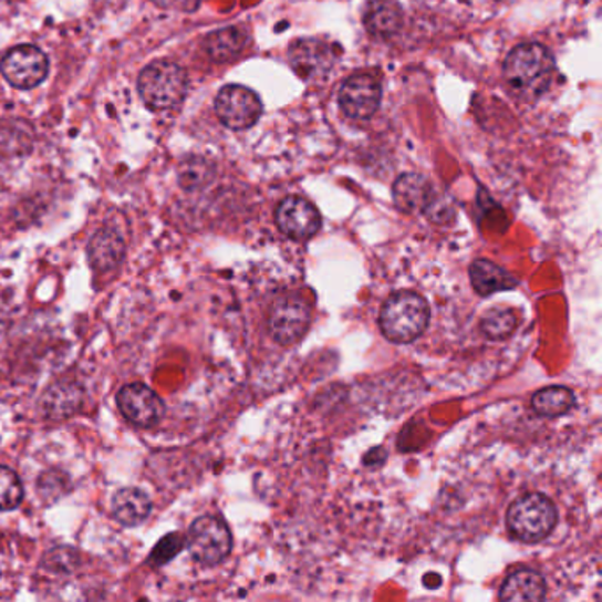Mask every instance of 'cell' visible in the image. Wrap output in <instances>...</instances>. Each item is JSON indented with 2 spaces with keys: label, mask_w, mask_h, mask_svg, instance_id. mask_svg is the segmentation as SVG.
<instances>
[{
  "label": "cell",
  "mask_w": 602,
  "mask_h": 602,
  "mask_svg": "<svg viewBox=\"0 0 602 602\" xmlns=\"http://www.w3.org/2000/svg\"><path fill=\"white\" fill-rule=\"evenodd\" d=\"M112 511H114L115 520L124 527H138L149 518L153 502L149 495L142 489L123 488L115 494Z\"/></svg>",
  "instance_id": "obj_15"
},
{
  "label": "cell",
  "mask_w": 602,
  "mask_h": 602,
  "mask_svg": "<svg viewBox=\"0 0 602 602\" xmlns=\"http://www.w3.org/2000/svg\"><path fill=\"white\" fill-rule=\"evenodd\" d=\"M188 91V76L175 62L156 61L142 71L138 92L150 110L162 112L179 105Z\"/></svg>",
  "instance_id": "obj_4"
},
{
  "label": "cell",
  "mask_w": 602,
  "mask_h": 602,
  "mask_svg": "<svg viewBox=\"0 0 602 602\" xmlns=\"http://www.w3.org/2000/svg\"><path fill=\"white\" fill-rule=\"evenodd\" d=\"M290 66L304 80H319L334 66V50L313 38L293 41L289 50Z\"/></svg>",
  "instance_id": "obj_11"
},
{
  "label": "cell",
  "mask_w": 602,
  "mask_h": 602,
  "mask_svg": "<svg viewBox=\"0 0 602 602\" xmlns=\"http://www.w3.org/2000/svg\"><path fill=\"white\" fill-rule=\"evenodd\" d=\"M186 548L193 559L204 565L224 562L231 551L230 528L215 516H201L186 533Z\"/></svg>",
  "instance_id": "obj_5"
},
{
  "label": "cell",
  "mask_w": 602,
  "mask_h": 602,
  "mask_svg": "<svg viewBox=\"0 0 602 602\" xmlns=\"http://www.w3.org/2000/svg\"><path fill=\"white\" fill-rule=\"evenodd\" d=\"M216 114L230 129L242 132L258 123L262 115V101L257 92L242 85H227L216 96Z\"/></svg>",
  "instance_id": "obj_6"
},
{
  "label": "cell",
  "mask_w": 602,
  "mask_h": 602,
  "mask_svg": "<svg viewBox=\"0 0 602 602\" xmlns=\"http://www.w3.org/2000/svg\"><path fill=\"white\" fill-rule=\"evenodd\" d=\"M546 598V583L541 574L530 569H520L507 578L500 590L502 601L537 602Z\"/></svg>",
  "instance_id": "obj_18"
},
{
  "label": "cell",
  "mask_w": 602,
  "mask_h": 602,
  "mask_svg": "<svg viewBox=\"0 0 602 602\" xmlns=\"http://www.w3.org/2000/svg\"><path fill=\"white\" fill-rule=\"evenodd\" d=\"M124 255H126L124 239L112 228L97 231L89 245V260L96 271L114 269L123 262Z\"/></svg>",
  "instance_id": "obj_16"
},
{
  "label": "cell",
  "mask_w": 602,
  "mask_h": 602,
  "mask_svg": "<svg viewBox=\"0 0 602 602\" xmlns=\"http://www.w3.org/2000/svg\"><path fill=\"white\" fill-rule=\"evenodd\" d=\"M276 224L284 236L295 240L311 239L320 230L322 218L319 210L304 198H284L276 210Z\"/></svg>",
  "instance_id": "obj_12"
},
{
  "label": "cell",
  "mask_w": 602,
  "mask_h": 602,
  "mask_svg": "<svg viewBox=\"0 0 602 602\" xmlns=\"http://www.w3.org/2000/svg\"><path fill=\"white\" fill-rule=\"evenodd\" d=\"M572 406H574V394L571 393V388L560 387V385L541 388L532 396L533 412L542 417H560L568 414Z\"/></svg>",
  "instance_id": "obj_21"
},
{
  "label": "cell",
  "mask_w": 602,
  "mask_h": 602,
  "mask_svg": "<svg viewBox=\"0 0 602 602\" xmlns=\"http://www.w3.org/2000/svg\"><path fill=\"white\" fill-rule=\"evenodd\" d=\"M429 316L432 311L428 302L419 293L397 292L382 308L380 329L388 341L406 345L428 329Z\"/></svg>",
  "instance_id": "obj_2"
},
{
  "label": "cell",
  "mask_w": 602,
  "mask_h": 602,
  "mask_svg": "<svg viewBox=\"0 0 602 602\" xmlns=\"http://www.w3.org/2000/svg\"><path fill=\"white\" fill-rule=\"evenodd\" d=\"M382 100V87L372 75H355L343 83L340 106L343 114L354 121H367L375 115Z\"/></svg>",
  "instance_id": "obj_10"
},
{
  "label": "cell",
  "mask_w": 602,
  "mask_h": 602,
  "mask_svg": "<svg viewBox=\"0 0 602 602\" xmlns=\"http://www.w3.org/2000/svg\"><path fill=\"white\" fill-rule=\"evenodd\" d=\"M424 215L428 216L432 219L433 224H447L450 218L454 216L453 206L446 197H440L435 193V197L429 201V206L424 210Z\"/></svg>",
  "instance_id": "obj_27"
},
{
  "label": "cell",
  "mask_w": 602,
  "mask_h": 602,
  "mask_svg": "<svg viewBox=\"0 0 602 602\" xmlns=\"http://www.w3.org/2000/svg\"><path fill=\"white\" fill-rule=\"evenodd\" d=\"M184 546H186V537L179 536V533L163 537L162 541L157 542L153 553H150V563L153 565H165V563L174 559L175 554L183 550Z\"/></svg>",
  "instance_id": "obj_25"
},
{
  "label": "cell",
  "mask_w": 602,
  "mask_h": 602,
  "mask_svg": "<svg viewBox=\"0 0 602 602\" xmlns=\"http://www.w3.org/2000/svg\"><path fill=\"white\" fill-rule=\"evenodd\" d=\"M435 197L433 184L419 174H405L394 183V201L408 215L424 212Z\"/></svg>",
  "instance_id": "obj_13"
},
{
  "label": "cell",
  "mask_w": 602,
  "mask_h": 602,
  "mask_svg": "<svg viewBox=\"0 0 602 602\" xmlns=\"http://www.w3.org/2000/svg\"><path fill=\"white\" fill-rule=\"evenodd\" d=\"M442 583V578L437 577V574H428V577L424 578V585L428 587L432 585V589H437L438 585Z\"/></svg>",
  "instance_id": "obj_28"
},
{
  "label": "cell",
  "mask_w": 602,
  "mask_h": 602,
  "mask_svg": "<svg viewBox=\"0 0 602 602\" xmlns=\"http://www.w3.org/2000/svg\"><path fill=\"white\" fill-rule=\"evenodd\" d=\"M553 71V55L539 43L516 46L504 62V76L509 87L525 97L541 96L550 85Z\"/></svg>",
  "instance_id": "obj_1"
},
{
  "label": "cell",
  "mask_w": 602,
  "mask_h": 602,
  "mask_svg": "<svg viewBox=\"0 0 602 602\" xmlns=\"http://www.w3.org/2000/svg\"><path fill=\"white\" fill-rule=\"evenodd\" d=\"M364 25L378 40H388L402 29V8L394 0H373L364 13Z\"/></svg>",
  "instance_id": "obj_14"
},
{
  "label": "cell",
  "mask_w": 602,
  "mask_h": 602,
  "mask_svg": "<svg viewBox=\"0 0 602 602\" xmlns=\"http://www.w3.org/2000/svg\"><path fill=\"white\" fill-rule=\"evenodd\" d=\"M23 500V485L17 471L0 465V511H13Z\"/></svg>",
  "instance_id": "obj_23"
},
{
  "label": "cell",
  "mask_w": 602,
  "mask_h": 602,
  "mask_svg": "<svg viewBox=\"0 0 602 602\" xmlns=\"http://www.w3.org/2000/svg\"><path fill=\"white\" fill-rule=\"evenodd\" d=\"M248 35L237 27H227L212 32L206 40V50L212 61L225 62L236 59L245 50Z\"/></svg>",
  "instance_id": "obj_20"
},
{
  "label": "cell",
  "mask_w": 602,
  "mask_h": 602,
  "mask_svg": "<svg viewBox=\"0 0 602 602\" xmlns=\"http://www.w3.org/2000/svg\"><path fill=\"white\" fill-rule=\"evenodd\" d=\"M559 521L557 507L541 494L518 498L507 512V527L518 541L527 544L544 541Z\"/></svg>",
  "instance_id": "obj_3"
},
{
  "label": "cell",
  "mask_w": 602,
  "mask_h": 602,
  "mask_svg": "<svg viewBox=\"0 0 602 602\" xmlns=\"http://www.w3.org/2000/svg\"><path fill=\"white\" fill-rule=\"evenodd\" d=\"M82 388L71 382H61V384L53 385L50 388L46 396L43 399V408L50 417L55 419H62V417H70L71 414H75L82 406Z\"/></svg>",
  "instance_id": "obj_19"
},
{
  "label": "cell",
  "mask_w": 602,
  "mask_h": 602,
  "mask_svg": "<svg viewBox=\"0 0 602 602\" xmlns=\"http://www.w3.org/2000/svg\"><path fill=\"white\" fill-rule=\"evenodd\" d=\"M121 414L138 428H153L165 415L162 397L144 384L124 385L117 394Z\"/></svg>",
  "instance_id": "obj_9"
},
{
  "label": "cell",
  "mask_w": 602,
  "mask_h": 602,
  "mask_svg": "<svg viewBox=\"0 0 602 602\" xmlns=\"http://www.w3.org/2000/svg\"><path fill=\"white\" fill-rule=\"evenodd\" d=\"M470 280L471 287L482 298L515 289L518 284V281L509 272L504 271L502 267H498L497 263L489 262V260H476L471 263Z\"/></svg>",
  "instance_id": "obj_17"
},
{
  "label": "cell",
  "mask_w": 602,
  "mask_h": 602,
  "mask_svg": "<svg viewBox=\"0 0 602 602\" xmlns=\"http://www.w3.org/2000/svg\"><path fill=\"white\" fill-rule=\"evenodd\" d=\"M310 322V304L301 295H287L272 305L269 331L280 345L289 346L302 340Z\"/></svg>",
  "instance_id": "obj_7"
},
{
  "label": "cell",
  "mask_w": 602,
  "mask_h": 602,
  "mask_svg": "<svg viewBox=\"0 0 602 602\" xmlns=\"http://www.w3.org/2000/svg\"><path fill=\"white\" fill-rule=\"evenodd\" d=\"M212 177V168L209 163L204 162L200 157H193L188 162H184L179 170V183L184 189L193 191V189L204 188Z\"/></svg>",
  "instance_id": "obj_24"
},
{
  "label": "cell",
  "mask_w": 602,
  "mask_h": 602,
  "mask_svg": "<svg viewBox=\"0 0 602 602\" xmlns=\"http://www.w3.org/2000/svg\"><path fill=\"white\" fill-rule=\"evenodd\" d=\"M0 71L13 87L32 89L49 75V59L38 46L22 44L6 53Z\"/></svg>",
  "instance_id": "obj_8"
},
{
  "label": "cell",
  "mask_w": 602,
  "mask_h": 602,
  "mask_svg": "<svg viewBox=\"0 0 602 602\" xmlns=\"http://www.w3.org/2000/svg\"><path fill=\"white\" fill-rule=\"evenodd\" d=\"M516 325H518V316L515 311L504 310V308L489 311L480 322V329L485 332L486 338L494 341H502L511 336Z\"/></svg>",
  "instance_id": "obj_22"
},
{
  "label": "cell",
  "mask_w": 602,
  "mask_h": 602,
  "mask_svg": "<svg viewBox=\"0 0 602 602\" xmlns=\"http://www.w3.org/2000/svg\"><path fill=\"white\" fill-rule=\"evenodd\" d=\"M38 488H40L41 497L46 498V500H55V498L62 497L58 489H64V491H66V477H64V474H58V471H55V474L46 471V474L41 476Z\"/></svg>",
  "instance_id": "obj_26"
}]
</instances>
